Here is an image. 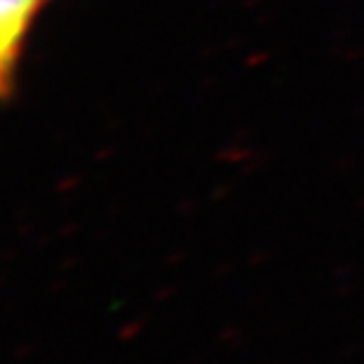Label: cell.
Listing matches in <instances>:
<instances>
[{
    "label": "cell",
    "instance_id": "1",
    "mask_svg": "<svg viewBox=\"0 0 364 364\" xmlns=\"http://www.w3.org/2000/svg\"><path fill=\"white\" fill-rule=\"evenodd\" d=\"M50 0H0V102L12 97L31 24Z\"/></svg>",
    "mask_w": 364,
    "mask_h": 364
},
{
    "label": "cell",
    "instance_id": "2",
    "mask_svg": "<svg viewBox=\"0 0 364 364\" xmlns=\"http://www.w3.org/2000/svg\"><path fill=\"white\" fill-rule=\"evenodd\" d=\"M36 353H38V343H21L17 350L12 353V358H14V362H24L28 358H33Z\"/></svg>",
    "mask_w": 364,
    "mask_h": 364
},
{
    "label": "cell",
    "instance_id": "3",
    "mask_svg": "<svg viewBox=\"0 0 364 364\" xmlns=\"http://www.w3.org/2000/svg\"><path fill=\"white\" fill-rule=\"evenodd\" d=\"M66 284H68L66 280H59V282H54V284L50 287V291H52V294H59L61 289H64V287H66Z\"/></svg>",
    "mask_w": 364,
    "mask_h": 364
}]
</instances>
